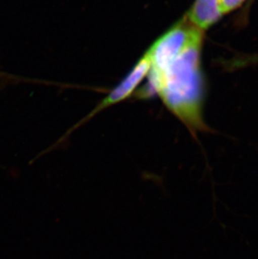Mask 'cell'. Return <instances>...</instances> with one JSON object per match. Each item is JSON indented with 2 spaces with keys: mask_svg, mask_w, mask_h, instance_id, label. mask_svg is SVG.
<instances>
[{
  "mask_svg": "<svg viewBox=\"0 0 258 259\" xmlns=\"http://www.w3.org/2000/svg\"><path fill=\"white\" fill-rule=\"evenodd\" d=\"M220 0H195L187 14V20L200 31L205 32L222 17Z\"/></svg>",
  "mask_w": 258,
  "mask_h": 259,
  "instance_id": "3957f363",
  "label": "cell"
},
{
  "mask_svg": "<svg viewBox=\"0 0 258 259\" xmlns=\"http://www.w3.org/2000/svg\"><path fill=\"white\" fill-rule=\"evenodd\" d=\"M150 66V57L149 53L146 52L145 54L139 59L131 71H129L127 76L122 79V81L116 88H113L109 94L103 99V102L91 113L88 118L105 108H109L111 106L117 104L130 97L135 89L139 86V84L141 83L144 79L148 76Z\"/></svg>",
  "mask_w": 258,
  "mask_h": 259,
  "instance_id": "7a4b0ae2",
  "label": "cell"
},
{
  "mask_svg": "<svg viewBox=\"0 0 258 259\" xmlns=\"http://www.w3.org/2000/svg\"><path fill=\"white\" fill-rule=\"evenodd\" d=\"M246 1V0H220L223 15L232 12L236 9H238Z\"/></svg>",
  "mask_w": 258,
  "mask_h": 259,
  "instance_id": "277c9868",
  "label": "cell"
},
{
  "mask_svg": "<svg viewBox=\"0 0 258 259\" xmlns=\"http://www.w3.org/2000/svg\"><path fill=\"white\" fill-rule=\"evenodd\" d=\"M203 34L200 33L162 71L148 74V82L139 92L141 98L158 95L197 139L208 132L203 118L205 84L201 67Z\"/></svg>",
  "mask_w": 258,
  "mask_h": 259,
  "instance_id": "6da1fadb",
  "label": "cell"
},
{
  "mask_svg": "<svg viewBox=\"0 0 258 259\" xmlns=\"http://www.w3.org/2000/svg\"><path fill=\"white\" fill-rule=\"evenodd\" d=\"M253 64H258V55L245 57V58L236 59V60L232 61L229 66L230 67L237 68V67H242V66L253 65Z\"/></svg>",
  "mask_w": 258,
  "mask_h": 259,
  "instance_id": "5b68a950",
  "label": "cell"
}]
</instances>
